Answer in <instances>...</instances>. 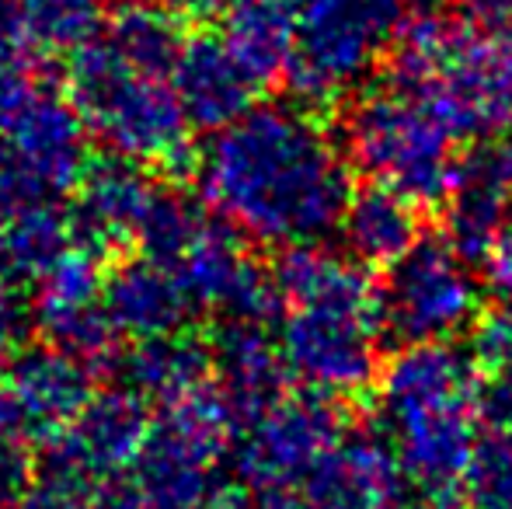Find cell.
I'll list each match as a JSON object with an SVG mask.
<instances>
[{
    "label": "cell",
    "instance_id": "obj_1",
    "mask_svg": "<svg viewBox=\"0 0 512 509\" xmlns=\"http://www.w3.org/2000/svg\"><path fill=\"white\" fill-rule=\"evenodd\" d=\"M196 185L241 238L293 248L338 231L352 171L307 105H251L196 154Z\"/></svg>",
    "mask_w": 512,
    "mask_h": 509
},
{
    "label": "cell",
    "instance_id": "obj_2",
    "mask_svg": "<svg viewBox=\"0 0 512 509\" xmlns=\"http://www.w3.org/2000/svg\"><path fill=\"white\" fill-rule=\"evenodd\" d=\"M272 276L290 304L283 353L293 370L328 391L370 384L380 367L384 307L366 265L321 245H293L283 248Z\"/></svg>",
    "mask_w": 512,
    "mask_h": 509
},
{
    "label": "cell",
    "instance_id": "obj_3",
    "mask_svg": "<svg viewBox=\"0 0 512 509\" xmlns=\"http://www.w3.org/2000/svg\"><path fill=\"white\" fill-rule=\"evenodd\" d=\"M387 60L391 84L422 98L453 136L512 129V21L425 7L401 21Z\"/></svg>",
    "mask_w": 512,
    "mask_h": 509
},
{
    "label": "cell",
    "instance_id": "obj_4",
    "mask_svg": "<svg viewBox=\"0 0 512 509\" xmlns=\"http://www.w3.org/2000/svg\"><path fill=\"white\" fill-rule=\"evenodd\" d=\"M481 370L453 342L405 346L380 377L398 464L422 489L446 492L464 478L478 447L474 394Z\"/></svg>",
    "mask_w": 512,
    "mask_h": 509
},
{
    "label": "cell",
    "instance_id": "obj_5",
    "mask_svg": "<svg viewBox=\"0 0 512 509\" xmlns=\"http://www.w3.org/2000/svg\"><path fill=\"white\" fill-rule=\"evenodd\" d=\"M67 95L112 154L154 168L192 161V123L171 81L133 70L105 35L70 53Z\"/></svg>",
    "mask_w": 512,
    "mask_h": 509
},
{
    "label": "cell",
    "instance_id": "obj_6",
    "mask_svg": "<svg viewBox=\"0 0 512 509\" xmlns=\"http://www.w3.org/2000/svg\"><path fill=\"white\" fill-rule=\"evenodd\" d=\"M457 136L418 95L384 84L356 98L345 116V157L370 182L391 185L418 206L446 199Z\"/></svg>",
    "mask_w": 512,
    "mask_h": 509
},
{
    "label": "cell",
    "instance_id": "obj_7",
    "mask_svg": "<svg viewBox=\"0 0 512 509\" xmlns=\"http://www.w3.org/2000/svg\"><path fill=\"white\" fill-rule=\"evenodd\" d=\"M401 21V0H297L286 70L293 98L328 109L352 95L391 56Z\"/></svg>",
    "mask_w": 512,
    "mask_h": 509
},
{
    "label": "cell",
    "instance_id": "obj_8",
    "mask_svg": "<svg viewBox=\"0 0 512 509\" xmlns=\"http://www.w3.org/2000/svg\"><path fill=\"white\" fill-rule=\"evenodd\" d=\"M84 129L67 91L28 84L0 112V203L77 189L88 168Z\"/></svg>",
    "mask_w": 512,
    "mask_h": 509
},
{
    "label": "cell",
    "instance_id": "obj_9",
    "mask_svg": "<svg viewBox=\"0 0 512 509\" xmlns=\"http://www.w3.org/2000/svg\"><path fill=\"white\" fill-rule=\"evenodd\" d=\"M384 332L405 346L415 342H450L471 332L481 311V286L471 262L446 238H418L387 269L380 286Z\"/></svg>",
    "mask_w": 512,
    "mask_h": 509
},
{
    "label": "cell",
    "instance_id": "obj_10",
    "mask_svg": "<svg viewBox=\"0 0 512 509\" xmlns=\"http://www.w3.org/2000/svg\"><path fill=\"white\" fill-rule=\"evenodd\" d=\"M171 272L182 279L192 304L216 307V311H227L230 318L251 321V325L269 318L283 300L276 276L248 255L241 234L227 220L216 224L209 217L182 258L171 265Z\"/></svg>",
    "mask_w": 512,
    "mask_h": 509
},
{
    "label": "cell",
    "instance_id": "obj_11",
    "mask_svg": "<svg viewBox=\"0 0 512 509\" xmlns=\"http://www.w3.org/2000/svg\"><path fill=\"white\" fill-rule=\"evenodd\" d=\"M446 238L467 262H481L512 220V140L485 136L457 157L443 199Z\"/></svg>",
    "mask_w": 512,
    "mask_h": 509
},
{
    "label": "cell",
    "instance_id": "obj_12",
    "mask_svg": "<svg viewBox=\"0 0 512 509\" xmlns=\"http://www.w3.org/2000/svg\"><path fill=\"white\" fill-rule=\"evenodd\" d=\"M105 252L91 241L74 238L35 283V318L49 339L70 349H98L112 335V318L105 311Z\"/></svg>",
    "mask_w": 512,
    "mask_h": 509
},
{
    "label": "cell",
    "instance_id": "obj_13",
    "mask_svg": "<svg viewBox=\"0 0 512 509\" xmlns=\"http://www.w3.org/2000/svg\"><path fill=\"white\" fill-rule=\"evenodd\" d=\"M154 189L157 185L140 161L119 154L91 161L77 182V206L70 210L77 238L91 241L102 252L108 245L133 241Z\"/></svg>",
    "mask_w": 512,
    "mask_h": 509
},
{
    "label": "cell",
    "instance_id": "obj_14",
    "mask_svg": "<svg viewBox=\"0 0 512 509\" xmlns=\"http://www.w3.org/2000/svg\"><path fill=\"white\" fill-rule=\"evenodd\" d=\"M171 88L182 102L185 116L199 129H223L251 109L255 84L248 81L234 56L223 49L220 35H192L185 39L178 63L171 70Z\"/></svg>",
    "mask_w": 512,
    "mask_h": 509
},
{
    "label": "cell",
    "instance_id": "obj_15",
    "mask_svg": "<svg viewBox=\"0 0 512 509\" xmlns=\"http://www.w3.org/2000/svg\"><path fill=\"white\" fill-rule=\"evenodd\" d=\"M220 42L255 88L283 81L293 56V4L286 0H220Z\"/></svg>",
    "mask_w": 512,
    "mask_h": 509
},
{
    "label": "cell",
    "instance_id": "obj_16",
    "mask_svg": "<svg viewBox=\"0 0 512 509\" xmlns=\"http://www.w3.org/2000/svg\"><path fill=\"white\" fill-rule=\"evenodd\" d=\"M189 307L192 300L182 279L154 258L136 255L108 269L105 311L115 328L157 339V335L182 325Z\"/></svg>",
    "mask_w": 512,
    "mask_h": 509
},
{
    "label": "cell",
    "instance_id": "obj_17",
    "mask_svg": "<svg viewBox=\"0 0 512 509\" xmlns=\"http://www.w3.org/2000/svg\"><path fill=\"white\" fill-rule=\"evenodd\" d=\"M338 231H342L345 252L356 262L391 269L422 238L418 203H411L391 185L370 182L363 189H352Z\"/></svg>",
    "mask_w": 512,
    "mask_h": 509
},
{
    "label": "cell",
    "instance_id": "obj_18",
    "mask_svg": "<svg viewBox=\"0 0 512 509\" xmlns=\"http://www.w3.org/2000/svg\"><path fill=\"white\" fill-rule=\"evenodd\" d=\"M74 217L53 196H28L0 203V272L35 279L70 241Z\"/></svg>",
    "mask_w": 512,
    "mask_h": 509
},
{
    "label": "cell",
    "instance_id": "obj_19",
    "mask_svg": "<svg viewBox=\"0 0 512 509\" xmlns=\"http://www.w3.org/2000/svg\"><path fill=\"white\" fill-rule=\"evenodd\" d=\"M105 39L140 74L171 77L185 46L182 25L171 7L157 0H122L108 11Z\"/></svg>",
    "mask_w": 512,
    "mask_h": 509
},
{
    "label": "cell",
    "instance_id": "obj_20",
    "mask_svg": "<svg viewBox=\"0 0 512 509\" xmlns=\"http://www.w3.org/2000/svg\"><path fill=\"white\" fill-rule=\"evenodd\" d=\"M0 14L35 53H74L108 21V0H0Z\"/></svg>",
    "mask_w": 512,
    "mask_h": 509
},
{
    "label": "cell",
    "instance_id": "obj_21",
    "mask_svg": "<svg viewBox=\"0 0 512 509\" xmlns=\"http://www.w3.org/2000/svg\"><path fill=\"white\" fill-rule=\"evenodd\" d=\"M209 206L203 199H192L189 192L178 189H161L157 185L154 196L147 203V213H143L140 227H136L133 245L140 248V255L154 258L161 265H175L182 258L185 248L192 245L203 224L209 220Z\"/></svg>",
    "mask_w": 512,
    "mask_h": 509
},
{
    "label": "cell",
    "instance_id": "obj_22",
    "mask_svg": "<svg viewBox=\"0 0 512 509\" xmlns=\"http://www.w3.org/2000/svg\"><path fill=\"white\" fill-rule=\"evenodd\" d=\"M467 509H512V440L492 436L478 440L464 471Z\"/></svg>",
    "mask_w": 512,
    "mask_h": 509
},
{
    "label": "cell",
    "instance_id": "obj_23",
    "mask_svg": "<svg viewBox=\"0 0 512 509\" xmlns=\"http://www.w3.org/2000/svg\"><path fill=\"white\" fill-rule=\"evenodd\" d=\"M481 374H512V311L485 314L471 325V346Z\"/></svg>",
    "mask_w": 512,
    "mask_h": 509
},
{
    "label": "cell",
    "instance_id": "obj_24",
    "mask_svg": "<svg viewBox=\"0 0 512 509\" xmlns=\"http://www.w3.org/2000/svg\"><path fill=\"white\" fill-rule=\"evenodd\" d=\"M474 415L485 433L512 440V374H481Z\"/></svg>",
    "mask_w": 512,
    "mask_h": 509
},
{
    "label": "cell",
    "instance_id": "obj_25",
    "mask_svg": "<svg viewBox=\"0 0 512 509\" xmlns=\"http://www.w3.org/2000/svg\"><path fill=\"white\" fill-rule=\"evenodd\" d=\"M481 276H485V290L502 311H512V220L506 231L492 241V248L481 258Z\"/></svg>",
    "mask_w": 512,
    "mask_h": 509
},
{
    "label": "cell",
    "instance_id": "obj_26",
    "mask_svg": "<svg viewBox=\"0 0 512 509\" xmlns=\"http://www.w3.org/2000/svg\"><path fill=\"white\" fill-rule=\"evenodd\" d=\"M384 509H457L446 492L439 489H425L422 496H391L384 503Z\"/></svg>",
    "mask_w": 512,
    "mask_h": 509
},
{
    "label": "cell",
    "instance_id": "obj_27",
    "mask_svg": "<svg viewBox=\"0 0 512 509\" xmlns=\"http://www.w3.org/2000/svg\"><path fill=\"white\" fill-rule=\"evenodd\" d=\"M14 325H18V307H14V297H11V286H7V276L0 272V356H4V349L11 346Z\"/></svg>",
    "mask_w": 512,
    "mask_h": 509
},
{
    "label": "cell",
    "instance_id": "obj_28",
    "mask_svg": "<svg viewBox=\"0 0 512 509\" xmlns=\"http://www.w3.org/2000/svg\"><path fill=\"white\" fill-rule=\"evenodd\" d=\"M474 11L481 18H492V21H512V0H471Z\"/></svg>",
    "mask_w": 512,
    "mask_h": 509
},
{
    "label": "cell",
    "instance_id": "obj_29",
    "mask_svg": "<svg viewBox=\"0 0 512 509\" xmlns=\"http://www.w3.org/2000/svg\"><path fill=\"white\" fill-rule=\"evenodd\" d=\"M157 4L171 7L175 14H213L220 0H157Z\"/></svg>",
    "mask_w": 512,
    "mask_h": 509
},
{
    "label": "cell",
    "instance_id": "obj_30",
    "mask_svg": "<svg viewBox=\"0 0 512 509\" xmlns=\"http://www.w3.org/2000/svg\"><path fill=\"white\" fill-rule=\"evenodd\" d=\"M286 4H297V0H286Z\"/></svg>",
    "mask_w": 512,
    "mask_h": 509
}]
</instances>
